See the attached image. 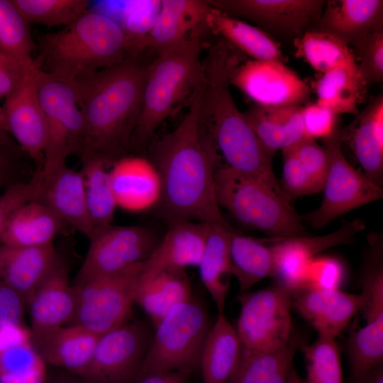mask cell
<instances>
[{
    "label": "cell",
    "instance_id": "1",
    "mask_svg": "<svg viewBox=\"0 0 383 383\" xmlns=\"http://www.w3.org/2000/svg\"><path fill=\"white\" fill-rule=\"evenodd\" d=\"M202 89L203 83L181 123L147 147L161 183L156 208L168 226L192 221L232 228L216 201L214 174L220 155L201 123Z\"/></svg>",
    "mask_w": 383,
    "mask_h": 383
},
{
    "label": "cell",
    "instance_id": "2",
    "mask_svg": "<svg viewBox=\"0 0 383 383\" xmlns=\"http://www.w3.org/2000/svg\"><path fill=\"white\" fill-rule=\"evenodd\" d=\"M243 58V54L221 38L209 47L203 61L201 123L217 152L226 160V166L264 182L282 194L283 190L273 171L274 154L262 145L230 91L231 71Z\"/></svg>",
    "mask_w": 383,
    "mask_h": 383
},
{
    "label": "cell",
    "instance_id": "3",
    "mask_svg": "<svg viewBox=\"0 0 383 383\" xmlns=\"http://www.w3.org/2000/svg\"><path fill=\"white\" fill-rule=\"evenodd\" d=\"M146 67L129 58L75 82L85 127L79 155L115 161L131 148L142 109Z\"/></svg>",
    "mask_w": 383,
    "mask_h": 383
},
{
    "label": "cell",
    "instance_id": "4",
    "mask_svg": "<svg viewBox=\"0 0 383 383\" xmlns=\"http://www.w3.org/2000/svg\"><path fill=\"white\" fill-rule=\"evenodd\" d=\"M201 29L158 52L147 66L142 109L131 148L145 150L160 125L191 104L204 81Z\"/></svg>",
    "mask_w": 383,
    "mask_h": 383
},
{
    "label": "cell",
    "instance_id": "5",
    "mask_svg": "<svg viewBox=\"0 0 383 383\" xmlns=\"http://www.w3.org/2000/svg\"><path fill=\"white\" fill-rule=\"evenodd\" d=\"M35 60L45 72L77 82L130 58L128 43L118 23L107 14L87 11L59 31L40 39Z\"/></svg>",
    "mask_w": 383,
    "mask_h": 383
},
{
    "label": "cell",
    "instance_id": "6",
    "mask_svg": "<svg viewBox=\"0 0 383 383\" xmlns=\"http://www.w3.org/2000/svg\"><path fill=\"white\" fill-rule=\"evenodd\" d=\"M214 184L219 207L226 209L242 225L270 238L306 235L290 201L264 182L225 165L216 170Z\"/></svg>",
    "mask_w": 383,
    "mask_h": 383
},
{
    "label": "cell",
    "instance_id": "7",
    "mask_svg": "<svg viewBox=\"0 0 383 383\" xmlns=\"http://www.w3.org/2000/svg\"><path fill=\"white\" fill-rule=\"evenodd\" d=\"M36 84L46 124L43 162L40 169L43 179H45L66 165L70 155H79L85 127L75 82L38 67Z\"/></svg>",
    "mask_w": 383,
    "mask_h": 383
},
{
    "label": "cell",
    "instance_id": "8",
    "mask_svg": "<svg viewBox=\"0 0 383 383\" xmlns=\"http://www.w3.org/2000/svg\"><path fill=\"white\" fill-rule=\"evenodd\" d=\"M211 327L204 307L192 298L170 310L155 326L138 377L188 370L199 360Z\"/></svg>",
    "mask_w": 383,
    "mask_h": 383
},
{
    "label": "cell",
    "instance_id": "9",
    "mask_svg": "<svg viewBox=\"0 0 383 383\" xmlns=\"http://www.w3.org/2000/svg\"><path fill=\"white\" fill-rule=\"evenodd\" d=\"M144 262L73 286L75 309L68 325H79L102 335L126 323Z\"/></svg>",
    "mask_w": 383,
    "mask_h": 383
},
{
    "label": "cell",
    "instance_id": "10",
    "mask_svg": "<svg viewBox=\"0 0 383 383\" xmlns=\"http://www.w3.org/2000/svg\"><path fill=\"white\" fill-rule=\"evenodd\" d=\"M240 312L235 328L242 353L279 348L289 340L292 293L278 284L239 293Z\"/></svg>",
    "mask_w": 383,
    "mask_h": 383
},
{
    "label": "cell",
    "instance_id": "11",
    "mask_svg": "<svg viewBox=\"0 0 383 383\" xmlns=\"http://www.w3.org/2000/svg\"><path fill=\"white\" fill-rule=\"evenodd\" d=\"M73 286L113 274L145 262L160 239L143 226L111 224L94 232Z\"/></svg>",
    "mask_w": 383,
    "mask_h": 383
},
{
    "label": "cell",
    "instance_id": "12",
    "mask_svg": "<svg viewBox=\"0 0 383 383\" xmlns=\"http://www.w3.org/2000/svg\"><path fill=\"white\" fill-rule=\"evenodd\" d=\"M336 131L330 137L323 139L331 159L322 190L324 192L323 200L317 209L305 216V220L314 228H321L340 216L383 196L382 187L346 160Z\"/></svg>",
    "mask_w": 383,
    "mask_h": 383
},
{
    "label": "cell",
    "instance_id": "13",
    "mask_svg": "<svg viewBox=\"0 0 383 383\" xmlns=\"http://www.w3.org/2000/svg\"><path fill=\"white\" fill-rule=\"evenodd\" d=\"M152 337L142 321L101 335L89 365L78 377L91 383H131L138 378Z\"/></svg>",
    "mask_w": 383,
    "mask_h": 383
},
{
    "label": "cell",
    "instance_id": "14",
    "mask_svg": "<svg viewBox=\"0 0 383 383\" xmlns=\"http://www.w3.org/2000/svg\"><path fill=\"white\" fill-rule=\"evenodd\" d=\"M229 80L262 106H301L311 96L306 82L282 61H242L231 70Z\"/></svg>",
    "mask_w": 383,
    "mask_h": 383
},
{
    "label": "cell",
    "instance_id": "15",
    "mask_svg": "<svg viewBox=\"0 0 383 383\" xmlns=\"http://www.w3.org/2000/svg\"><path fill=\"white\" fill-rule=\"evenodd\" d=\"M365 228L361 219L343 221L335 231L321 236H295L267 239L274 260L272 277L276 284L290 291L292 294L304 287L306 266L309 262L322 251L333 246L352 244L356 235Z\"/></svg>",
    "mask_w": 383,
    "mask_h": 383
},
{
    "label": "cell",
    "instance_id": "16",
    "mask_svg": "<svg viewBox=\"0 0 383 383\" xmlns=\"http://www.w3.org/2000/svg\"><path fill=\"white\" fill-rule=\"evenodd\" d=\"M213 9L233 18H243L279 34L299 35L320 18L323 0H209Z\"/></svg>",
    "mask_w": 383,
    "mask_h": 383
},
{
    "label": "cell",
    "instance_id": "17",
    "mask_svg": "<svg viewBox=\"0 0 383 383\" xmlns=\"http://www.w3.org/2000/svg\"><path fill=\"white\" fill-rule=\"evenodd\" d=\"M38 67L35 61L19 86L5 97L1 108L8 133L41 169L46 124L36 84Z\"/></svg>",
    "mask_w": 383,
    "mask_h": 383
},
{
    "label": "cell",
    "instance_id": "18",
    "mask_svg": "<svg viewBox=\"0 0 383 383\" xmlns=\"http://www.w3.org/2000/svg\"><path fill=\"white\" fill-rule=\"evenodd\" d=\"M69 265L58 255L27 304L33 340L70 323L75 309V292Z\"/></svg>",
    "mask_w": 383,
    "mask_h": 383
},
{
    "label": "cell",
    "instance_id": "19",
    "mask_svg": "<svg viewBox=\"0 0 383 383\" xmlns=\"http://www.w3.org/2000/svg\"><path fill=\"white\" fill-rule=\"evenodd\" d=\"M365 299L362 293L304 287L292 294V306L317 331L336 338L358 311Z\"/></svg>",
    "mask_w": 383,
    "mask_h": 383
},
{
    "label": "cell",
    "instance_id": "20",
    "mask_svg": "<svg viewBox=\"0 0 383 383\" xmlns=\"http://www.w3.org/2000/svg\"><path fill=\"white\" fill-rule=\"evenodd\" d=\"M210 224L182 221L168 226V230L143 263L141 277L165 270L185 271L198 267L206 244Z\"/></svg>",
    "mask_w": 383,
    "mask_h": 383
},
{
    "label": "cell",
    "instance_id": "21",
    "mask_svg": "<svg viewBox=\"0 0 383 383\" xmlns=\"http://www.w3.org/2000/svg\"><path fill=\"white\" fill-rule=\"evenodd\" d=\"M110 176L117 206L138 212L157 206L161 194L160 179L148 158H118L112 162Z\"/></svg>",
    "mask_w": 383,
    "mask_h": 383
},
{
    "label": "cell",
    "instance_id": "22",
    "mask_svg": "<svg viewBox=\"0 0 383 383\" xmlns=\"http://www.w3.org/2000/svg\"><path fill=\"white\" fill-rule=\"evenodd\" d=\"M37 201L48 206L65 223L91 238L94 233L85 196L82 173L67 165L45 179Z\"/></svg>",
    "mask_w": 383,
    "mask_h": 383
},
{
    "label": "cell",
    "instance_id": "23",
    "mask_svg": "<svg viewBox=\"0 0 383 383\" xmlns=\"http://www.w3.org/2000/svg\"><path fill=\"white\" fill-rule=\"evenodd\" d=\"M313 30L331 34L354 45L370 32L383 27V1L330 0L326 1Z\"/></svg>",
    "mask_w": 383,
    "mask_h": 383
},
{
    "label": "cell",
    "instance_id": "24",
    "mask_svg": "<svg viewBox=\"0 0 383 383\" xmlns=\"http://www.w3.org/2000/svg\"><path fill=\"white\" fill-rule=\"evenodd\" d=\"M46 362L25 324L0 328V383H46Z\"/></svg>",
    "mask_w": 383,
    "mask_h": 383
},
{
    "label": "cell",
    "instance_id": "25",
    "mask_svg": "<svg viewBox=\"0 0 383 383\" xmlns=\"http://www.w3.org/2000/svg\"><path fill=\"white\" fill-rule=\"evenodd\" d=\"M57 257L53 244L16 247L0 243V280L18 292L27 306Z\"/></svg>",
    "mask_w": 383,
    "mask_h": 383
},
{
    "label": "cell",
    "instance_id": "26",
    "mask_svg": "<svg viewBox=\"0 0 383 383\" xmlns=\"http://www.w3.org/2000/svg\"><path fill=\"white\" fill-rule=\"evenodd\" d=\"M100 335L79 325H67L33 341L46 364L79 376L89 365Z\"/></svg>",
    "mask_w": 383,
    "mask_h": 383
},
{
    "label": "cell",
    "instance_id": "27",
    "mask_svg": "<svg viewBox=\"0 0 383 383\" xmlns=\"http://www.w3.org/2000/svg\"><path fill=\"white\" fill-rule=\"evenodd\" d=\"M211 6L202 0H161L160 9L149 33L147 48L157 53L206 26Z\"/></svg>",
    "mask_w": 383,
    "mask_h": 383
},
{
    "label": "cell",
    "instance_id": "28",
    "mask_svg": "<svg viewBox=\"0 0 383 383\" xmlns=\"http://www.w3.org/2000/svg\"><path fill=\"white\" fill-rule=\"evenodd\" d=\"M303 106H262L254 104L243 115L262 145L276 154L304 137Z\"/></svg>",
    "mask_w": 383,
    "mask_h": 383
},
{
    "label": "cell",
    "instance_id": "29",
    "mask_svg": "<svg viewBox=\"0 0 383 383\" xmlns=\"http://www.w3.org/2000/svg\"><path fill=\"white\" fill-rule=\"evenodd\" d=\"M235 328L218 314L204 341L199 357L204 383H230L241 356Z\"/></svg>",
    "mask_w": 383,
    "mask_h": 383
},
{
    "label": "cell",
    "instance_id": "30",
    "mask_svg": "<svg viewBox=\"0 0 383 383\" xmlns=\"http://www.w3.org/2000/svg\"><path fill=\"white\" fill-rule=\"evenodd\" d=\"M65 224L48 206L37 200L31 201L12 215L0 243L16 247L51 245Z\"/></svg>",
    "mask_w": 383,
    "mask_h": 383
},
{
    "label": "cell",
    "instance_id": "31",
    "mask_svg": "<svg viewBox=\"0 0 383 383\" xmlns=\"http://www.w3.org/2000/svg\"><path fill=\"white\" fill-rule=\"evenodd\" d=\"M192 298L185 271L165 270L149 277L139 275L135 303L148 314L155 327L174 306Z\"/></svg>",
    "mask_w": 383,
    "mask_h": 383
},
{
    "label": "cell",
    "instance_id": "32",
    "mask_svg": "<svg viewBox=\"0 0 383 383\" xmlns=\"http://www.w3.org/2000/svg\"><path fill=\"white\" fill-rule=\"evenodd\" d=\"M236 231L219 225H210L204 250L198 265L202 284L223 314L232 267L230 253L231 233Z\"/></svg>",
    "mask_w": 383,
    "mask_h": 383
},
{
    "label": "cell",
    "instance_id": "33",
    "mask_svg": "<svg viewBox=\"0 0 383 383\" xmlns=\"http://www.w3.org/2000/svg\"><path fill=\"white\" fill-rule=\"evenodd\" d=\"M304 344L300 334L294 330L282 347L262 352H241L230 383H287L294 355Z\"/></svg>",
    "mask_w": 383,
    "mask_h": 383
},
{
    "label": "cell",
    "instance_id": "34",
    "mask_svg": "<svg viewBox=\"0 0 383 383\" xmlns=\"http://www.w3.org/2000/svg\"><path fill=\"white\" fill-rule=\"evenodd\" d=\"M206 24L231 47L252 60L284 62L279 44L260 28L212 7Z\"/></svg>",
    "mask_w": 383,
    "mask_h": 383
},
{
    "label": "cell",
    "instance_id": "35",
    "mask_svg": "<svg viewBox=\"0 0 383 383\" xmlns=\"http://www.w3.org/2000/svg\"><path fill=\"white\" fill-rule=\"evenodd\" d=\"M79 156L87 206L94 233L112 224L117 207L110 176L113 161L94 154Z\"/></svg>",
    "mask_w": 383,
    "mask_h": 383
},
{
    "label": "cell",
    "instance_id": "36",
    "mask_svg": "<svg viewBox=\"0 0 383 383\" xmlns=\"http://www.w3.org/2000/svg\"><path fill=\"white\" fill-rule=\"evenodd\" d=\"M367 87L357 63L335 67L313 83L318 97L316 102L338 115H357V104L364 98Z\"/></svg>",
    "mask_w": 383,
    "mask_h": 383
},
{
    "label": "cell",
    "instance_id": "37",
    "mask_svg": "<svg viewBox=\"0 0 383 383\" xmlns=\"http://www.w3.org/2000/svg\"><path fill=\"white\" fill-rule=\"evenodd\" d=\"M230 253L232 276L238 282L240 293L248 292L265 277H273V251L262 240L235 231L231 233Z\"/></svg>",
    "mask_w": 383,
    "mask_h": 383
},
{
    "label": "cell",
    "instance_id": "38",
    "mask_svg": "<svg viewBox=\"0 0 383 383\" xmlns=\"http://www.w3.org/2000/svg\"><path fill=\"white\" fill-rule=\"evenodd\" d=\"M341 143H348L363 172L377 185L383 184V143L373 128L370 106L348 127L336 131Z\"/></svg>",
    "mask_w": 383,
    "mask_h": 383
},
{
    "label": "cell",
    "instance_id": "39",
    "mask_svg": "<svg viewBox=\"0 0 383 383\" xmlns=\"http://www.w3.org/2000/svg\"><path fill=\"white\" fill-rule=\"evenodd\" d=\"M294 45L296 57L304 58L322 74L339 66L356 64L349 45L328 33L308 30L296 38Z\"/></svg>",
    "mask_w": 383,
    "mask_h": 383
},
{
    "label": "cell",
    "instance_id": "40",
    "mask_svg": "<svg viewBox=\"0 0 383 383\" xmlns=\"http://www.w3.org/2000/svg\"><path fill=\"white\" fill-rule=\"evenodd\" d=\"M161 0L123 1L118 18H113L121 28L128 43L130 58L145 48L149 33L158 13Z\"/></svg>",
    "mask_w": 383,
    "mask_h": 383
},
{
    "label": "cell",
    "instance_id": "41",
    "mask_svg": "<svg viewBox=\"0 0 383 383\" xmlns=\"http://www.w3.org/2000/svg\"><path fill=\"white\" fill-rule=\"evenodd\" d=\"M25 20L48 28L66 26L84 14L87 0H11Z\"/></svg>",
    "mask_w": 383,
    "mask_h": 383
},
{
    "label": "cell",
    "instance_id": "42",
    "mask_svg": "<svg viewBox=\"0 0 383 383\" xmlns=\"http://www.w3.org/2000/svg\"><path fill=\"white\" fill-rule=\"evenodd\" d=\"M306 362L305 383H343L340 354L335 338L318 335L301 347Z\"/></svg>",
    "mask_w": 383,
    "mask_h": 383
},
{
    "label": "cell",
    "instance_id": "43",
    "mask_svg": "<svg viewBox=\"0 0 383 383\" xmlns=\"http://www.w3.org/2000/svg\"><path fill=\"white\" fill-rule=\"evenodd\" d=\"M34 47L30 24L11 0H0V49L29 61Z\"/></svg>",
    "mask_w": 383,
    "mask_h": 383
},
{
    "label": "cell",
    "instance_id": "44",
    "mask_svg": "<svg viewBox=\"0 0 383 383\" xmlns=\"http://www.w3.org/2000/svg\"><path fill=\"white\" fill-rule=\"evenodd\" d=\"M353 45V54L360 60L358 69L367 86L382 82L383 27L370 32Z\"/></svg>",
    "mask_w": 383,
    "mask_h": 383
},
{
    "label": "cell",
    "instance_id": "45",
    "mask_svg": "<svg viewBox=\"0 0 383 383\" xmlns=\"http://www.w3.org/2000/svg\"><path fill=\"white\" fill-rule=\"evenodd\" d=\"M283 157L282 186L289 201L322 191L299 160L293 145L282 150Z\"/></svg>",
    "mask_w": 383,
    "mask_h": 383
},
{
    "label": "cell",
    "instance_id": "46",
    "mask_svg": "<svg viewBox=\"0 0 383 383\" xmlns=\"http://www.w3.org/2000/svg\"><path fill=\"white\" fill-rule=\"evenodd\" d=\"M42 182L39 169L29 181L12 184L0 194V238L15 211L25 204L38 199Z\"/></svg>",
    "mask_w": 383,
    "mask_h": 383
},
{
    "label": "cell",
    "instance_id": "47",
    "mask_svg": "<svg viewBox=\"0 0 383 383\" xmlns=\"http://www.w3.org/2000/svg\"><path fill=\"white\" fill-rule=\"evenodd\" d=\"M343 276V267L338 260L332 257L316 256L306 266L304 287L337 289L342 283Z\"/></svg>",
    "mask_w": 383,
    "mask_h": 383
},
{
    "label": "cell",
    "instance_id": "48",
    "mask_svg": "<svg viewBox=\"0 0 383 383\" xmlns=\"http://www.w3.org/2000/svg\"><path fill=\"white\" fill-rule=\"evenodd\" d=\"M293 147L303 167L323 189L331 164L327 149L315 140L306 137L294 144Z\"/></svg>",
    "mask_w": 383,
    "mask_h": 383
},
{
    "label": "cell",
    "instance_id": "49",
    "mask_svg": "<svg viewBox=\"0 0 383 383\" xmlns=\"http://www.w3.org/2000/svg\"><path fill=\"white\" fill-rule=\"evenodd\" d=\"M302 119L304 137L308 138L325 139L337 130L338 114L317 102L307 103L303 106Z\"/></svg>",
    "mask_w": 383,
    "mask_h": 383
},
{
    "label": "cell",
    "instance_id": "50",
    "mask_svg": "<svg viewBox=\"0 0 383 383\" xmlns=\"http://www.w3.org/2000/svg\"><path fill=\"white\" fill-rule=\"evenodd\" d=\"M35 60H22L0 49V99L14 91L21 83Z\"/></svg>",
    "mask_w": 383,
    "mask_h": 383
},
{
    "label": "cell",
    "instance_id": "51",
    "mask_svg": "<svg viewBox=\"0 0 383 383\" xmlns=\"http://www.w3.org/2000/svg\"><path fill=\"white\" fill-rule=\"evenodd\" d=\"M25 306L21 295L0 280V328L24 324Z\"/></svg>",
    "mask_w": 383,
    "mask_h": 383
},
{
    "label": "cell",
    "instance_id": "52",
    "mask_svg": "<svg viewBox=\"0 0 383 383\" xmlns=\"http://www.w3.org/2000/svg\"><path fill=\"white\" fill-rule=\"evenodd\" d=\"M189 373L188 370L170 372L152 373L138 377L136 383H185Z\"/></svg>",
    "mask_w": 383,
    "mask_h": 383
},
{
    "label": "cell",
    "instance_id": "53",
    "mask_svg": "<svg viewBox=\"0 0 383 383\" xmlns=\"http://www.w3.org/2000/svg\"><path fill=\"white\" fill-rule=\"evenodd\" d=\"M0 145L5 149H14V142L8 133L6 127L4 115L2 108L0 107Z\"/></svg>",
    "mask_w": 383,
    "mask_h": 383
},
{
    "label": "cell",
    "instance_id": "54",
    "mask_svg": "<svg viewBox=\"0 0 383 383\" xmlns=\"http://www.w3.org/2000/svg\"><path fill=\"white\" fill-rule=\"evenodd\" d=\"M7 150L0 145V179L4 181L9 174L11 162Z\"/></svg>",
    "mask_w": 383,
    "mask_h": 383
},
{
    "label": "cell",
    "instance_id": "55",
    "mask_svg": "<svg viewBox=\"0 0 383 383\" xmlns=\"http://www.w3.org/2000/svg\"><path fill=\"white\" fill-rule=\"evenodd\" d=\"M358 383H383L382 365L367 374Z\"/></svg>",
    "mask_w": 383,
    "mask_h": 383
},
{
    "label": "cell",
    "instance_id": "56",
    "mask_svg": "<svg viewBox=\"0 0 383 383\" xmlns=\"http://www.w3.org/2000/svg\"><path fill=\"white\" fill-rule=\"evenodd\" d=\"M46 383H91V382L75 374H73L71 376L62 375V376L57 377L52 379L48 377Z\"/></svg>",
    "mask_w": 383,
    "mask_h": 383
},
{
    "label": "cell",
    "instance_id": "57",
    "mask_svg": "<svg viewBox=\"0 0 383 383\" xmlns=\"http://www.w3.org/2000/svg\"><path fill=\"white\" fill-rule=\"evenodd\" d=\"M287 383H305L304 380H303L297 374L296 371L292 367Z\"/></svg>",
    "mask_w": 383,
    "mask_h": 383
},
{
    "label": "cell",
    "instance_id": "58",
    "mask_svg": "<svg viewBox=\"0 0 383 383\" xmlns=\"http://www.w3.org/2000/svg\"><path fill=\"white\" fill-rule=\"evenodd\" d=\"M3 180L1 179H0V184H1L3 183Z\"/></svg>",
    "mask_w": 383,
    "mask_h": 383
}]
</instances>
